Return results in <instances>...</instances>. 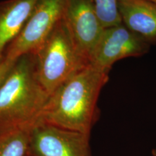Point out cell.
Returning a JSON list of instances; mask_svg holds the SVG:
<instances>
[{
	"label": "cell",
	"instance_id": "8fae6325",
	"mask_svg": "<svg viewBox=\"0 0 156 156\" xmlns=\"http://www.w3.org/2000/svg\"><path fill=\"white\" fill-rule=\"evenodd\" d=\"M97 15L105 28L122 23L119 0H93Z\"/></svg>",
	"mask_w": 156,
	"mask_h": 156
},
{
	"label": "cell",
	"instance_id": "3957f363",
	"mask_svg": "<svg viewBox=\"0 0 156 156\" xmlns=\"http://www.w3.org/2000/svg\"><path fill=\"white\" fill-rule=\"evenodd\" d=\"M34 54L39 80L50 95L70 77L89 65L76 47L63 18Z\"/></svg>",
	"mask_w": 156,
	"mask_h": 156
},
{
	"label": "cell",
	"instance_id": "9c48e42d",
	"mask_svg": "<svg viewBox=\"0 0 156 156\" xmlns=\"http://www.w3.org/2000/svg\"><path fill=\"white\" fill-rule=\"evenodd\" d=\"M38 0L0 2V63L5 51L20 34Z\"/></svg>",
	"mask_w": 156,
	"mask_h": 156
},
{
	"label": "cell",
	"instance_id": "ba28073f",
	"mask_svg": "<svg viewBox=\"0 0 156 156\" xmlns=\"http://www.w3.org/2000/svg\"><path fill=\"white\" fill-rule=\"evenodd\" d=\"M122 24L151 44L156 41V4L151 0H119Z\"/></svg>",
	"mask_w": 156,
	"mask_h": 156
},
{
	"label": "cell",
	"instance_id": "30bf717a",
	"mask_svg": "<svg viewBox=\"0 0 156 156\" xmlns=\"http://www.w3.org/2000/svg\"><path fill=\"white\" fill-rule=\"evenodd\" d=\"M35 123L0 128V156H29Z\"/></svg>",
	"mask_w": 156,
	"mask_h": 156
},
{
	"label": "cell",
	"instance_id": "7a4b0ae2",
	"mask_svg": "<svg viewBox=\"0 0 156 156\" xmlns=\"http://www.w3.org/2000/svg\"><path fill=\"white\" fill-rule=\"evenodd\" d=\"M49 96L39 80L34 53L20 56L0 86V128L37 122Z\"/></svg>",
	"mask_w": 156,
	"mask_h": 156
},
{
	"label": "cell",
	"instance_id": "6da1fadb",
	"mask_svg": "<svg viewBox=\"0 0 156 156\" xmlns=\"http://www.w3.org/2000/svg\"><path fill=\"white\" fill-rule=\"evenodd\" d=\"M108 72L88 65L49 96L38 120L90 135L99 116L98 101L108 81Z\"/></svg>",
	"mask_w": 156,
	"mask_h": 156
},
{
	"label": "cell",
	"instance_id": "5b68a950",
	"mask_svg": "<svg viewBox=\"0 0 156 156\" xmlns=\"http://www.w3.org/2000/svg\"><path fill=\"white\" fill-rule=\"evenodd\" d=\"M90 135L38 120L32 128L29 156H92Z\"/></svg>",
	"mask_w": 156,
	"mask_h": 156
},
{
	"label": "cell",
	"instance_id": "5bb4252c",
	"mask_svg": "<svg viewBox=\"0 0 156 156\" xmlns=\"http://www.w3.org/2000/svg\"><path fill=\"white\" fill-rule=\"evenodd\" d=\"M151 1H152V2H153L154 3H155L156 4V0H151Z\"/></svg>",
	"mask_w": 156,
	"mask_h": 156
},
{
	"label": "cell",
	"instance_id": "8992f818",
	"mask_svg": "<svg viewBox=\"0 0 156 156\" xmlns=\"http://www.w3.org/2000/svg\"><path fill=\"white\" fill-rule=\"evenodd\" d=\"M149 48L147 42L122 23L104 29L89 65L109 73L113 64L119 60L142 56Z\"/></svg>",
	"mask_w": 156,
	"mask_h": 156
},
{
	"label": "cell",
	"instance_id": "277c9868",
	"mask_svg": "<svg viewBox=\"0 0 156 156\" xmlns=\"http://www.w3.org/2000/svg\"><path fill=\"white\" fill-rule=\"evenodd\" d=\"M69 0H38L19 36L9 45L4 58L16 60L24 54L35 53L63 18Z\"/></svg>",
	"mask_w": 156,
	"mask_h": 156
},
{
	"label": "cell",
	"instance_id": "52a82bcc",
	"mask_svg": "<svg viewBox=\"0 0 156 156\" xmlns=\"http://www.w3.org/2000/svg\"><path fill=\"white\" fill-rule=\"evenodd\" d=\"M63 19L80 54L90 59L105 28L98 16L93 0H69Z\"/></svg>",
	"mask_w": 156,
	"mask_h": 156
},
{
	"label": "cell",
	"instance_id": "7c38bea8",
	"mask_svg": "<svg viewBox=\"0 0 156 156\" xmlns=\"http://www.w3.org/2000/svg\"><path fill=\"white\" fill-rule=\"evenodd\" d=\"M15 61L16 60H9L7 58H4L3 61L0 63V86L5 80L7 75H9Z\"/></svg>",
	"mask_w": 156,
	"mask_h": 156
},
{
	"label": "cell",
	"instance_id": "4fadbf2b",
	"mask_svg": "<svg viewBox=\"0 0 156 156\" xmlns=\"http://www.w3.org/2000/svg\"><path fill=\"white\" fill-rule=\"evenodd\" d=\"M152 155H153V156H156V147L154 148L152 151Z\"/></svg>",
	"mask_w": 156,
	"mask_h": 156
}]
</instances>
